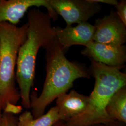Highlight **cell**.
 I'll use <instances>...</instances> for the list:
<instances>
[{"mask_svg": "<svg viewBox=\"0 0 126 126\" xmlns=\"http://www.w3.org/2000/svg\"><path fill=\"white\" fill-rule=\"evenodd\" d=\"M93 41L114 45H124L126 42V25L116 12L112 11L103 18L96 20Z\"/></svg>", "mask_w": 126, "mask_h": 126, "instance_id": "obj_6", "label": "cell"}, {"mask_svg": "<svg viewBox=\"0 0 126 126\" xmlns=\"http://www.w3.org/2000/svg\"><path fill=\"white\" fill-rule=\"evenodd\" d=\"M95 30L94 25L88 22L76 26L54 27L55 38L64 51L73 45L86 46L93 41Z\"/></svg>", "mask_w": 126, "mask_h": 126, "instance_id": "obj_9", "label": "cell"}, {"mask_svg": "<svg viewBox=\"0 0 126 126\" xmlns=\"http://www.w3.org/2000/svg\"><path fill=\"white\" fill-rule=\"evenodd\" d=\"M91 0L94 2H96L97 3H102L104 4L113 5L115 7L117 5L118 3V1L116 0Z\"/></svg>", "mask_w": 126, "mask_h": 126, "instance_id": "obj_16", "label": "cell"}, {"mask_svg": "<svg viewBox=\"0 0 126 126\" xmlns=\"http://www.w3.org/2000/svg\"><path fill=\"white\" fill-rule=\"evenodd\" d=\"M89 97L71 90L56 99L59 120L66 122L84 112L87 107Z\"/></svg>", "mask_w": 126, "mask_h": 126, "instance_id": "obj_10", "label": "cell"}, {"mask_svg": "<svg viewBox=\"0 0 126 126\" xmlns=\"http://www.w3.org/2000/svg\"><path fill=\"white\" fill-rule=\"evenodd\" d=\"M65 122L59 120L58 122H57L55 124L52 126H64Z\"/></svg>", "mask_w": 126, "mask_h": 126, "instance_id": "obj_18", "label": "cell"}, {"mask_svg": "<svg viewBox=\"0 0 126 126\" xmlns=\"http://www.w3.org/2000/svg\"><path fill=\"white\" fill-rule=\"evenodd\" d=\"M115 8L118 16L126 25V0H122L118 1Z\"/></svg>", "mask_w": 126, "mask_h": 126, "instance_id": "obj_13", "label": "cell"}, {"mask_svg": "<svg viewBox=\"0 0 126 126\" xmlns=\"http://www.w3.org/2000/svg\"><path fill=\"white\" fill-rule=\"evenodd\" d=\"M0 126H18L17 120L12 114L4 113L1 117Z\"/></svg>", "mask_w": 126, "mask_h": 126, "instance_id": "obj_14", "label": "cell"}, {"mask_svg": "<svg viewBox=\"0 0 126 126\" xmlns=\"http://www.w3.org/2000/svg\"><path fill=\"white\" fill-rule=\"evenodd\" d=\"M48 2L55 12L63 17L67 26L87 22L100 10V5L91 0H48Z\"/></svg>", "mask_w": 126, "mask_h": 126, "instance_id": "obj_5", "label": "cell"}, {"mask_svg": "<svg viewBox=\"0 0 126 126\" xmlns=\"http://www.w3.org/2000/svg\"><path fill=\"white\" fill-rule=\"evenodd\" d=\"M81 53L90 59L111 67L123 68L126 61V47L124 45L92 41L82 50Z\"/></svg>", "mask_w": 126, "mask_h": 126, "instance_id": "obj_8", "label": "cell"}, {"mask_svg": "<svg viewBox=\"0 0 126 126\" xmlns=\"http://www.w3.org/2000/svg\"><path fill=\"white\" fill-rule=\"evenodd\" d=\"M2 105L0 99V117H1L2 116Z\"/></svg>", "mask_w": 126, "mask_h": 126, "instance_id": "obj_19", "label": "cell"}, {"mask_svg": "<svg viewBox=\"0 0 126 126\" xmlns=\"http://www.w3.org/2000/svg\"><path fill=\"white\" fill-rule=\"evenodd\" d=\"M58 111L55 106L38 118L33 116L32 112L26 111L17 120L18 126H52L59 121Z\"/></svg>", "mask_w": 126, "mask_h": 126, "instance_id": "obj_12", "label": "cell"}, {"mask_svg": "<svg viewBox=\"0 0 126 126\" xmlns=\"http://www.w3.org/2000/svg\"><path fill=\"white\" fill-rule=\"evenodd\" d=\"M1 126V117H0V126Z\"/></svg>", "mask_w": 126, "mask_h": 126, "instance_id": "obj_20", "label": "cell"}, {"mask_svg": "<svg viewBox=\"0 0 126 126\" xmlns=\"http://www.w3.org/2000/svg\"><path fill=\"white\" fill-rule=\"evenodd\" d=\"M33 7H45L52 20L58 19L59 15L51 7L48 0H0V23L17 25L27 11Z\"/></svg>", "mask_w": 126, "mask_h": 126, "instance_id": "obj_7", "label": "cell"}, {"mask_svg": "<svg viewBox=\"0 0 126 126\" xmlns=\"http://www.w3.org/2000/svg\"><path fill=\"white\" fill-rule=\"evenodd\" d=\"M89 72L95 78L94 89L84 112L65 122L64 126H94L115 122L106 112L110 99L118 90L126 86V74L122 67L108 66L90 59Z\"/></svg>", "mask_w": 126, "mask_h": 126, "instance_id": "obj_3", "label": "cell"}, {"mask_svg": "<svg viewBox=\"0 0 126 126\" xmlns=\"http://www.w3.org/2000/svg\"><path fill=\"white\" fill-rule=\"evenodd\" d=\"M46 50V75L43 88L38 96L31 94V108L35 118L45 113L46 108L60 96L67 93L74 82L80 78H90L85 65L69 60L65 51L55 38L44 48Z\"/></svg>", "mask_w": 126, "mask_h": 126, "instance_id": "obj_1", "label": "cell"}, {"mask_svg": "<svg viewBox=\"0 0 126 126\" xmlns=\"http://www.w3.org/2000/svg\"><path fill=\"white\" fill-rule=\"evenodd\" d=\"M94 126H126V124L117 122H114L106 124H100Z\"/></svg>", "mask_w": 126, "mask_h": 126, "instance_id": "obj_17", "label": "cell"}, {"mask_svg": "<svg viewBox=\"0 0 126 126\" xmlns=\"http://www.w3.org/2000/svg\"><path fill=\"white\" fill-rule=\"evenodd\" d=\"M23 107L22 106L9 104L6 105L3 109L4 113L10 114H18L22 112Z\"/></svg>", "mask_w": 126, "mask_h": 126, "instance_id": "obj_15", "label": "cell"}, {"mask_svg": "<svg viewBox=\"0 0 126 126\" xmlns=\"http://www.w3.org/2000/svg\"><path fill=\"white\" fill-rule=\"evenodd\" d=\"M28 23L21 26L0 23V99L2 110L6 105H17L21 99L16 87L18 52L26 40Z\"/></svg>", "mask_w": 126, "mask_h": 126, "instance_id": "obj_4", "label": "cell"}, {"mask_svg": "<svg viewBox=\"0 0 126 126\" xmlns=\"http://www.w3.org/2000/svg\"><path fill=\"white\" fill-rule=\"evenodd\" d=\"M106 112L113 120L126 124V86L117 91L110 99Z\"/></svg>", "mask_w": 126, "mask_h": 126, "instance_id": "obj_11", "label": "cell"}, {"mask_svg": "<svg viewBox=\"0 0 126 126\" xmlns=\"http://www.w3.org/2000/svg\"><path fill=\"white\" fill-rule=\"evenodd\" d=\"M27 36L19 50L16 69L22 106L31 108V91L35 78L36 60L41 48H44L55 38L54 27L47 12L37 8L27 13Z\"/></svg>", "mask_w": 126, "mask_h": 126, "instance_id": "obj_2", "label": "cell"}]
</instances>
